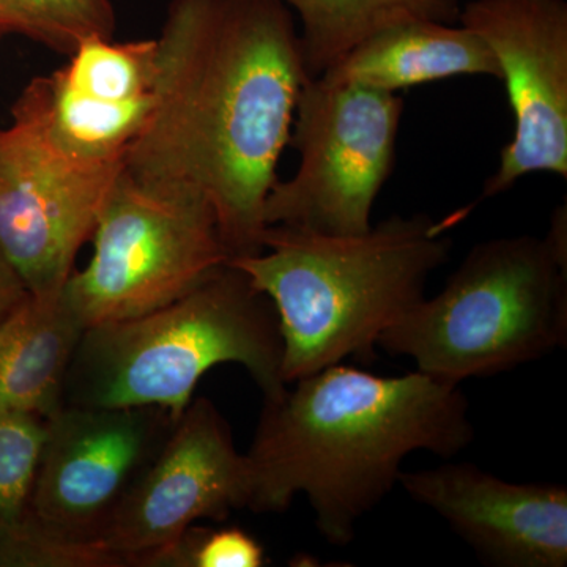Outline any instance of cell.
Instances as JSON below:
<instances>
[{
    "instance_id": "6da1fadb",
    "label": "cell",
    "mask_w": 567,
    "mask_h": 567,
    "mask_svg": "<svg viewBox=\"0 0 567 567\" xmlns=\"http://www.w3.org/2000/svg\"><path fill=\"white\" fill-rule=\"evenodd\" d=\"M156 40L155 104L123 169L207 200L230 259L259 254L309 80L293 13L281 0H173Z\"/></svg>"
},
{
    "instance_id": "7a4b0ae2",
    "label": "cell",
    "mask_w": 567,
    "mask_h": 567,
    "mask_svg": "<svg viewBox=\"0 0 567 567\" xmlns=\"http://www.w3.org/2000/svg\"><path fill=\"white\" fill-rule=\"evenodd\" d=\"M475 440L461 386L423 372L380 377L342 363L264 401L251 447L252 513H284L305 495L320 535L347 546L399 484L405 458L457 456Z\"/></svg>"
},
{
    "instance_id": "3957f363",
    "label": "cell",
    "mask_w": 567,
    "mask_h": 567,
    "mask_svg": "<svg viewBox=\"0 0 567 567\" xmlns=\"http://www.w3.org/2000/svg\"><path fill=\"white\" fill-rule=\"evenodd\" d=\"M465 215H394L357 235L267 226L262 251L230 259L275 306L284 383L347 358L374 361L379 339L450 260L447 230Z\"/></svg>"
},
{
    "instance_id": "277c9868",
    "label": "cell",
    "mask_w": 567,
    "mask_h": 567,
    "mask_svg": "<svg viewBox=\"0 0 567 567\" xmlns=\"http://www.w3.org/2000/svg\"><path fill=\"white\" fill-rule=\"evenodd\" d=\"M282 339L270 298L227 264L173 303L89 327L63 388V405L158 406L177 420L215 365H244L264 401L286 390Z\"/></svg>"
},
{
    "instance_id": "5b68a950",
    "label": "cell",
    "mask_w": 567,
    "mask_h": 567,
    "mask_svg": "<svg viewBox=\"0 0 567 567\" xmlns=\"http://www.w3.org/2000/svg\"><path fill=\"white\" fill-rule=\"evenodd\" d=\"M567 344V207L544 237L494 238L470 249L445 287L424 297L379 347L451 385L513 371Z\"/></svg>"
},
{
    "instance_id": "8992f818",
    "label": "cell",
    "mask_w": 567,
    "mask_h": 567,
    "mask_svg": "<svg viewBox=\"0 0 567 567\" xmlns=\"http://www.w3.org/2000/svg\"><path fill=\"white\" fill-rule=\"evenodd\" d=\"M92 240L91 262L62 287L87 328L173 303L230 260L207 200L137 182L125 169Z\"/></svg>"
},
{
    "instance_id": "52a82bcc",
    "label": "cell",
    "mask_w": 567,
    "mask_h": 567,
    "mask_svg": "<svg viewBox=\"0 0 567 567\" xmlns=\"http://www.w3.org/2000/svg\"><path fill=\"white\" fill-rule=\"evenodd\" d=\"M402 114L398 93L309 78L290 134L300 164L268 194L265 226L368 233L377 197L393 173Z\"/></svg>"
},
{
    "instance_id": "ba28073f",
    "label": "cell",
    "mask_w": 567,
    "mask_h": 567,
    "mask_svg": "<svg viewBox=\"0 0 567 567\" xmlns=\"http://www.w3.org/2000/svg\"><path fill=\"white\" fill-rule=\"evenodd\" d=\"M125 162H89L13 111L0 130V249L29 292H61Z\"/></svg>"
},
{
    "instance_id": "9c48e42d",
    "label": "cell",
    "mask_w": 567,
    "mask_h": 567,
    "mask_svg": "<svg viewBox=\"0 0 567 567\" xmlns=\"http://www.w3.org/2000/svg\"><path fill=\"white\" fill-rule=\"evenodd\" d=\"M174 423L158 406L63 405L44 420L25 513L48 535L102 544L112 516Z\"/></svg>"
},
{
    "instance_id": "30bf717a",
    "label": "cell",
    "mask_w": 567,
    "mask_h": 567,
    "mask_svg": "<svg viewBox=\"0 0 567 567\" xmlns=\"http://www.w3.org/2000/svg\"><path fill=\"white\" fill-rule=\"evenodd\" d=\"M251 502V472L230 425L208 399H193L134 481L102 537L125 567H148L197 520H226Z\"/></svg>"
},
{
    "instance_id": "8fae6325",
    "label": "cell",
    "mask_w": 567,
    "mask_h": 567,
    "mask_svg": "<svg viewBox=\"0 0 567 567\" xmlns=\"http://www.w3.org/2000/svg\"><path fill=\"white\" fill-rule=\"evenodd\" d=\"M457 22L491 48L514 117L513 137L484 182V199L529 174L566 181V0H472L462 7Z\"/></svg>"
},
{
    "instance_id": "7c38bea8",
    "label": "cell",
    "mask_w": 567,
    "mask_h": 567,
    "mask_svg": "<svg viewBox=\"0 0 567 567\" xmlns=\"http://www.w3.org/2000/svg\"><path fill=\"white\" fill-rule=\"evenodd\" d=\"M405 494L439 514L486 565L565 567L567 487L509 483L473 464L402 472Z\"/></svg>"
},
{
    "instance_id": "4fadbf2b",
    "label": "cell",
    "mask_w": 567,
    "mask_h": 567,
    "mask_svg": "<svg viewBox=\"0 0 567 567\" xmlns=\"http://www.w3.org/2000/svg\"><path fill=\"white\" fill-rule=\"evenodd\" d=\"M85 330L63 290L29 293L0 322V413L55 415Z\"/></svg>"
},
{
    "instance_id": "5bb4252c",
    "label": "cell",
    "mask_w": 567,
    "mask_h": 567,
    "mask_svg": "<svg viewBox=\"0 0 567 567\" xmlns=\"http://www.w3.org/2000/svg\"><path fill=\"white\" fill-rule=\"evenodd\" d=\"M462 74L499 80L486 41L462 24L413 20L369 37L319 78L398 93Z\"/></svg>"
},
{
    "instance_id": "9a60e30c",
    "label": "cell",
    "mask_w": 567,
    "mask_h": 567,
    "mask_svg": "<svg viewBox=\"0 0 567 567\" xmlns=\"http://www.w3.org/2000/svg\"><path fill=\"white\" fill-rule=\"evenodd\" d=\"M155 104V92L110 102L71 89L59 70L35 78L13 111L39 123L59 147L89 162H125Z\"/></svg>"
},
{
    "instance_id": "2e32d148",
    "label": "cell",
    "mask_w": 567,
    "mask_h": 567,
    "mask_svg": "<svg viewBox=\"0 0 567 567\" xmlns=\"http://www.w3.org/2000/svg\"><path fill=\"white\" fill-rule=\"evenodd\" d=\"M300 21L309 78L322 76L353 48L383 29L413 20L456 24L458 0H281Z\"/></svg>"
},
{
    "instance_id": "e0dca14e",
    "label": "cell",
    "mask_w": 567,
    "mask_h": 567,
    "mask_svg": "<svg viewBox=\"0 0 567 567\" xmlns=\"http://www.w3.org/2000/svg\"><path fill=\"white\" fill-rule=\"evenodd\" d=\"M74 91L110 102L151 95L158 76V40L115 41L91 37L59 70Z\"/></svg>"
},
{
    "instance_id": "ac0fdd59",
    "label": "cell",
    "mask_w": 567,
    "mask_h": 567,
    "mask_svg": "<svg viewBox=\"0 0 567 567\" xmlns=\"http://www.w3.org/2000/svg\"><path fill=\"white\" fill-rule=\"evenodd\" d=\"M111 0H0V32L20 33L70 55L91 37L114 39Z\"/></svg>"
},
{
    "instance_id": "d6986e66",
    "label": "cell",
    "mask_w": 567,
    "mask_h": 567,
    "mask_svg": "<svg viewBox=\"0 0 567 567\" xmlns=\"http://www.w3.org/2000/svg\"><path fill=\"white\" fill-rule=\"evenodd\" d=\"M0 567H125V563L102 544L48 535L24 509L0 525Z\"/></svg>"
},
{
    "instance_id": "ffe728a7",
    "label": "cell",
    "mask_w": 567,
    "mask_h": 567,
    "mask_svg": "<svg viewBox=\"0 0 567 567\" xmlns=\"http://www.w3.org/2000/svg\"><path fill=\"white\" fill-rule=\"evenodd\" d=\"M43 440L41 417L0 413V525L28 507Z\"/></svg>"
},
{
    "instance_id": "44dd1931",
    "label": "cell",
    "mask_w": 567,
    "mask_h": 567,
    "mask_svg": "<svg viewBox=\"0 0 567 567\" xmlns=\"http://www.w3.org/2000/svg\"><path fill=\"white\" fill-rule=\"evenodd\" d=\"M265 561L264 547L244 529L193 525L148 567H260Z\"/></svg>"
},
{
    "instance_id": "7402d4cb",
    "label": "cell",
    "mask_w": 567,
    "mask_h": 567,
    "mask_svg": "<svg viewBox=\"0 0 567 567\" xmlns=\"http://www.w3.org/2000/svg\"><path fill=\"white\" fill-rule=\"evenodd\" d=\"M31 293L0 249V322Z\"/></svg>"
}]
</instances>
